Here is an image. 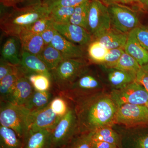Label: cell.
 Instances as JSON below:
<instances>
[{"label": "cell", "instance_id": "e0dca14e", "mask_svg": "<svg viewBox=\"0 0 148 148\" xmlns=\"http://www.w3.org/2000/svg\"><path fill=\"white\" fill-rule=\"evenodd\" d=\"M22 50L34 55L39 56L45 46L41 36L24 31L18 37Z\"/></svg>", "mask_w": 148, "mask_h": 148}, {"label": "cell", "instance_id": "d590c367", "mask_svg": "<svg viewBox=\"0 0 148 148\" xmlns=\"http://www.w3.org/2000/svg\"><path fill=\"white\" fill-rule=\"evenodd\" d=\"M88 0H38L46 5L49 10L58 7H75Z\"/></svg>", "mask_w": 148, "mask_h": 148}, {"label": "cell", "instance_id": "4dcf8cb0", "mask_svg": "<svg viewBox=\"0 0 148 148\" xmlns=\"http://www.w3.org/2000/svg\"><path fill=\"white\" fill-rule=\"evenodd\" d=\"M29 79L35 90L45 91L51 89V79L45 75L40 74H32L26 76Z\"/></svg>", "mask_w": 148, "mask_h": 148}, {"label": "cell", "instance_id": "836d02e7", "mask_svg": "<svg viewBox=\"0 0 148 148\" xmlns=\"http://www.w3.org/2000/svg\"><path fill=\"white\" fill-rule=\"evenodd\" d=\"M124 51L123 47L109 49L102 65L107 69L114 68Z\"/></svg>", "mask_w": 148, "mask_h": 148}, {"label": "cell", "instance_id": "7bdbcfd3", "mask_svg": "<svg viewBox=\"0 0 148 148\" xmlns=\"http://www.w3.org/2000/svg\"><path fill=\"white\" fill-rule=\"evenodd\" d=\"M1 3L5 6L13 7L15 8L16 5L23 2L25 0H0Z\"/></svg>", "mask_w": 148, "mask_h": 148}, {"label": "cell", "instance_id": "60d3db41", "mask_svg": "<svg viewBox=\"0 0 148 148\" xmlns=\"http://www.w3.org/2000/svg\"><path fill=\"white\" fill-rule=\"evenodd\" d=\"M91 148H119L116 146L110 143L100 141L92 140L91 143Z\"/></svg>", "mask_w": 148, "mask_h": 148}, {"label": "cell", "instance_id": "8fae6325", "mask_svg": "<svg viewBox=\"0 0 148 148\" xmlns=\"http://www.w3.org/2000/svg\"><path fill=\"white\" fill-rule=\"evenodd\" d=\"M61 118L52 111L49 105L41 110L31 112L29 130H52Z\"/></svg>", "mask_w": 148, "mask_h": 148}, {"label": "cell", "instance_id": "f35d334b", "mask_svg": "<svg viewBox=\"0 0 148 148\" xmlns=\"http://www.w3.org/2000/svg\"><path fill=\"white\" fill-rule=\"evenodd\" d=\"M136 82L143 85L148 91V63L141 66L136 76Z\"/></svg>", "mask_w": 148, "mask_h": 148}, {"label": "cell", "instance_id": "44dd1931", "mask_svg": "<svg viewBox=\"0 0 148 148\" xmlns=\"http://www.w3.org/2000/svg\"><path fill=\"white\" fill-rule=\"evenodd\" d=\"M107 69V68H106ZM108 70V79L115 89H119L136 81V74L114 69Z\"/></svg>", "mask_w": 148, "mask_h": 148}, {"label": "cell", "instance_id": "30bf717a", "mask_svg": "<svg viewBox=\"0 0 148 148\" xmlns=\"http://www.w3.org/2000/svg\"><path fill=\"white\" fill-rule=\"evenodd\" d=\"M55 30L67 40L82 47L89 45L92 39V36L86 29L78 25L68 23L57 24L53 22Z\"/></svg>", "mask_w": 148, "mask_h": 148}, {"label": "cell", "instance_id": "7a4b0ae2", "mask_svg": "<svg viewBox=\"0 0 148 148\" xmlns=\"http://www.w3.org/2000/svg\"><path fill=\"white\" fill-rule=\"evenodd\" d=\"M48 14L49 11L47 6L38 1L21 8H14L5 13L1 17L0 27L5 35L18 38L30 25Z\"/></svg>", "mask_w": 148, "mask_h": 148}, {"label": "cell", "instance_id": "4316f807", "mask_svg": "<svg viewBox=\"0 0 148 148\" xmlns=\"http://www.w3.org/2000/svg\"><path fill=\"white\" fill-rule=\"evenodd\" d=\"M90 0L75 7L70 23L78 25L87 30L88 17Z\"/></svg>", "mask_w": 148, "mask_h": 148}, {"label": "cell", "instance_id": "e575fe53", "mask_svg": "<svg viewBox=\"0 0 148 148\" xmlns=\"http://www.w3.org/2000/svg\"><path fill=\"white\" fill-rule=\"evenodd\" d=\"M121 148H148V133L136 135L130 138L125 145Z\"/></svg>", "mask_w": 148, "mask_h": 148}, {"label": "cell", "instance_id": "3957f363", "mask_svg": "<svg viewBox=\"0 0 148 148\" xmlns=\"http://www.w3.org/2000/svg\"><path fill=\"white\" fill-rule=\"evenodd\" d=\"M30 114V111L24 106L1 102V125L13 130L22 140L29 131Z\"/></svg>", "mask_w": 148, "mask_h": 148}, {"label": "cell", "instance_id": "ab89813d", "mask_svg": "<svg viewBox=\"0 0 148 148\" xmlns=\"http://www.w3.org/2000/svg\"><path fill=\"white\" fill-rule=\"evenodd\" d=\"M56 32L57 31L54 29L53 24L40 34L41 36L45 45L51 44Z\"/></svg>", "mask_w": 148, "mask_h": 148}, {"label": "cell", "instance_id": "8d00e7d4", "mask_svg": "<svg viewBox=\"0 0 148 148\" xmlns=\"http://www.w3.org/2000/svg\"><path fill=\"white\" fill-rule=\"evenodd\" d=\"M19 66L11 64L1 58L0 61V80L10 74L20 71Z\"/></svg>", "mask_w": 148, "mask_h": 148}, {"label": "cell", "instance_id": "ee69618b", "mask_svg": "<svg viewBox=\"0 0 148 148\" xmlns=\"http://www.w3.org/2000/svg\"><path fill=\"white\" fill-rule=\"evenodd\" d=\"M144 7V8L146 9L147 10H148V0L145 3L143 4V5H142Z\"/></svg>", "mask_w": 148, "mask_h": 148}, {"label": "cell", "instance_id": "5b68a950", "mask_svg": "<svg viewBox=\"0 0 148 148\" xmlns=\"http://www.w3.org/2000/svg\"><path fill=\"white\" fill-rule=\"evenodd\" d=\"M79 132L75 112L70 106L68 112L52 130L51 148H64Z\"/></svg>", "mask_w": 148, "mask_h": 148}, {"label": "cell", "instance_id": "d6986e66", "mask_svg": "<svg viewBox=\"0 0 148 148\" xmlns=\"http://www.w3.org/2000/svg\"><path fill=\"white\" fill-rule=\"evenodd\" d=\"M56 95L51 90L45 91L35 90L24 106L31 112L39 110L49 106Z\"/></svg>", "mask_w": 148, "mask_h": 148}, {"label": "cell", "instance_id": "2e32d148", "mask_svg": "<svg viewBox=\"0 0 148 148\" xmlns=\"http://www.w3.org/2000/svg\"><path fill=\"white\" fill-rule=\"evenodd\" d=\"M52 130H29L23 139V148H51Z\"/></svg>", "mask_w": 148, "mask_h": 148}, {"label": "cell", "instance_id": "277c9868", "mask_svg": "<svg viewBox=\"0 0 148 148\" xmlns=\"http://www.w3.org/2000/svg\"><path fill=\"white\" fill-rule=\"evenodd\" d=\"M84 58H66L51 72L52 84L57 92L68 89L86 69Z\"/></svg>", "mask_w": 148, "mask_h": 148}, {"label": "cell", "instance_id": "ac0fdd59", "mask_svg": "<svg viewBox=\"0 0 148 148\" xmlns=\"http://www.w3.org/2000/svg\"><path fill=\"white\" fill-rule=\"evenodd\" d=\"M124 49L125 51L135 59L140 66L148 63V52L139 42L133 30L128 34Z\"/></svg>", "mask_w": 148, "mask_h": 148}, {"label": "cell", "instance_id": "9a60e30c", "mask_svg": "<svg viewBox=\"0 0 148 148\" xmlns=\"http://www.w3.org/2000/svg\"><path fill=\"white\" fill-rule=\"evenodd\" d=\"M128 34L117 31L112 28L92 38L98 41L108 49L124 48L127 41Z\"/></svg>", "mask_w": 148, "mask_h": 148}, {"label": "cell", "instance_id": "603a6c76", "mask_svg": "<svg viewBox=\"0 0 148 148\" xmlns=\"http://www.w3.org/2000/svg\"><path fill=\"white\" fill-rule=\"evenodd\" d=\"M23 140L9 127L0 125V148H23Z\"/></svg>", "mask_w": 148, "mask_h": 148}, {"label": "cell", "instance_id": "4fadbf2b", "mask_svg": "<svg viewBox=\"0 0 148 148\" xmlns=\"http://www.w3.org/2000/svg\"><path fill=\"white\" fill-rule=\"evenodd\" d=\"M51 44L61 52L66 58H84V47L69 41L56 32Z\"/></svg>", "mask_w": 148, "mask_h": 148}, {"label": "cell", "instance_id": "d6a6232c", "mask_svg": "<svg viewBox=\"0 0 148 148\" xmlns=\"http://www.w3.org/2000/svg\"><path fill=\"white\" fill-rule=\"evenodd\" d=\"M49 106L52 111L61 117L67 114L70 107L68 100L58 95H56L52 99Z\"/></svg>", "mask_w": 148, "mask_h": 148}, {"label": "cell", "instance_id": "7dc6e473", "mask_svg": "<svg viewBox=\"0 0 148 148\" xmlns=\"http://www.w3.org/2000/svg\"><path fill=\"white\" fill-rule=\"evenodd\" d=\"M37 1V0H34V1Z\"/></svg>", "mask_w": 148, "mask_h": 148}, {"label": "cell", "instance_id": "f1b7e54d", "mask_svg": "<svg viewBox=\"0 0 148 148\" xmlns=\"http://www.w3.org/2000/svg\"><path fill=\"white\" fill-rule=\"evenodd\" d=\"M94 131L79 132L63 148H91Z\"/></svg>", "mask_w": 148, "mask_h": 148}, {"label": "cell", "instance_id": "ffe728a7", "mask_svg": "<svg viewBox=\"0 0 148 148\" xmlns=\"http://www.w3.org/2000/svg\"><path fill=\"white\" fill-rule=\"evenodd\" d=\"M18 41L19 39L16 37H10L3 45L1 49V58L16 66H19L21 63Z\"/></svg>", "mask_w": 148, "mask_h": 148}, {"label": "cell", "instance_id": "52a82bcc", "mask_svg": "<svg viewBox=\"0 0 148 148\" xmlns=\"http://www.w3.org/2000/svg\"><path fill=\"white\" fill-rule=\"evenodd\" d=\"M108 6L112 29L128 34L140 26L138 14L132 10L123 5L112 4Z\"/></svg>", "mask_w": 148, "mask_h": 148}, {"label": "cell", "instance_id": "1f68e13d", "mask_svg": "<svg viewBox=\"0 0 148 148\" xmlns=\"http://www.w3.org/2000/svg\"><path fill=\"white\" fill-rule=\"evenodd\" d=\"M53 19L49 14L41 17L29 26L25 31L40 34L53 24Z\"/></svg>", "mask_w": 148, "mask_h": 148}, {"label": "cell", "instance_id": "bcb514c9", "mask_svg": "<svg viewBox=\"0 0 148 148\" xmlns=\"http://www.w3.org/2000/svg\"><path fill=\"white\" fill-rule=\"evenodd\" d=\"M145 106H146V107H147V108L148 110V101L147 103V104H146Z\"/></svg>", "mask_w": 148, "mask_h": 148}, {"label": "cell", "instance_id": "9c48e42d", "mask_svg": "<svg viewBox=\"0 0 148 148\" xmlns=\"http://www.w3.org/2000/svg\"><path fill=\"white\" fill-rule=\"evenodd\" d=\"M114 124L127 127L148 124V110L146 106L125 104L117 109Z\"/></svg>", "mask_w": 148, "mask_h": 148}, {"label": "cell", "instance_id": "8992f818", "mask_svg": "<svg viewBox=\"0 0 148 148\" xmlns=\"http://www.w3.org/2000/svg\"><path fill=\"white\" fill-rule=\"evenodd\" d=\"M110 95L117 108L125 104L145 106L148 101V91L136 81L122 88L114 89Z\"/></svg>", "mask_w": 148, "mask_h": 148}, {"label": "cell", "instance_id": "cb8c5ba5", "mask_svg": "<svg viewBox=\"0 0 148 148\" xmlns=\"http://www.w3.org/2000/svg\"><path fill=\"white\" fill-rule=\"evenodd\" d=\"M92 140L104 141L121 148V135L110 126L101 127L94 131Z\"/></svg>", "mask_w": 148, "mask_h": 148}, {"label": "cell", "instance_id": "d4e9b609", "mask_svg": "<svg viewBox=\"0 0 148 148\" xmlns=\"http://www.w3.org/2000/svg\"><path fill=\"white\" fill-rule=\"evenodd\" d=\"M22 74L20 70L18 73L8 75L0 80L1 102H8L18 77Z\"/></svg>", "mask_w": 148, "mask_h": 148}, {"label": "cell", "instance_id": "f6af8a7d", "mask_svg": "<svg viewBox=\"0 0 148 148\" xmlns=\"http://www.w3.org/2000/svg\"><path fill=\"white\" fill-rule=\"evenodd\" d=\"M147 0H138L137 2L140 3L141 5H143V4L145 3Z\"/></svg>", "mask_w": 148, "mask_h": 148}, {"label": "cell", "instance_id": "484cf974", "mask_svg": "<svg viewBox=\"0 0 148 148\" xmlns=\"http://www.w3.org/2000/svg\"><path fill=\"white\" fill-rule=\"evenodd\" d=\"M109 49L98 41L92 40L87 46V54L90 61L102 64Z\"/></svg>", "mask_w": 148, "mask_h": 148}, {"label": "cell", "instance_id": "f546056e", "mask_svg": "<svg viewBox=\"0 0 148 148\" xmlns=\"http://www.w3.org/2000/svg\"><path fill=\"white\" fill-rule=\"evenodd\" d=\"M140 68L141 66L137 61L124 51L114 68L137 75Z\"/></svg>", "mask_w": 148, "mask_h": 148}, {"label": "cell", "instance_id": "7402d4cb", "mask_svg": "<svg viewBox=\"0 0 148 148\" xmlns=\"http://www.w3.org/2000/svg\"><path fill=\"white\" fill-rule=\"evenodd\" d=\"M38 56L45 64L50 72L56 69L65 59L61 52L51 44L45 45Z\"/></svg>", "mask_w": 148, "mask_h": 148}, {"label": "cell", "instance_id": "7c38bea8", "mask_svg": "<svg viewBox=\"0 0 148 148\" xmlns=\"http://www.w3.org/2000/svg\"><path fill=\"white\" fill-rule=\"evenodd\" d=\"M20 56L21 63L19 67L24 75L27 76L32 74H42L51 79V73L38 56L22 49Z\"/></svg>", "mask_w": 148, "mask_h": 148}, {"label": "cell", "instance_id": "6da1fadb", "mask_svg": "<svg viewBox=\"0 0 148 148\" xmlns=\"http://www.w3.org/2000/svg\"><path fill=\"white\" fill-rule=\"evenodd\" d=\"M80 132L95 131L114 124L117 109L110 95L95 92L73 98Z\"/></svg>", "mask_w": 148, "mask_h": 148}, {"label": "cell", "instance_id": "74e56055", "mask_svg": "<svg viewBox=\"0 0 148 148\" xmlns=\"http://www.w3.org/2000/svg\"><path fill=\"white\" fill-rule=\"evenodd\" d=\"M141 45L148 52V29L139 26L133 30Z\"/></svg>", "mask_w": 148, "mask_h": 148}, {"label": "cell", "instance_id": "83f0119b", "mask_svg": "<svg viewBox=\"0 0 148 148\" xmlns=\"http://www.w3.org/2000/svg\"><path fill=\"white\" fill-rule=\"evenodd\" d=\"M75 7H58L49 10V15L55 23L60 24L70 23L71 17L73 13Z\"/></svg>", "mask_w": 148, "mask_h": 148}, {"label": "cell", "instance_id": "5bb4252c", "mask_svg": "<svg viewBox=\"0 0 148 148\" xmlns=\"http://www.w3.org/2000/svg\"><path fill=\"white\" fill-rule=\"evenodd\" d=\"M34 90L28 78L24 74H21L18 77L8 102L18 106H24Z\"/></svg>", "mask_w": 148, "mask_h": 148}, {"label": "cell", "instance_id": "b9f144b4", "mask_svg": "<svg viewBox=\"0 0 148 148\" xmlns=\"http://www.w3.org/2000/svg\"><path fill=\"white\" fill-rule=\"evenodd\" d=\"M101 2L108 6L112 4L124 5L137 2L138 0H98Z\"/></svg>", "mask_w": 148, "mask_h": 148}, {"label": "cell", "instance_id": "ba28073f", "mask_svg": "<svg viewBox=\"0 0 148 148\" xmlns=\"http://www.w3.org/2000/svg\"><path fill=\"white\" fill-rule=\"evenodd\" d=\"M111 28L108 6L98 0H90L87 30L92 38Z\"/></svg>", "mask_w": 148, "mask_h": 148}]
</instances>
